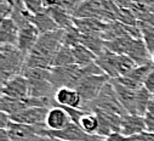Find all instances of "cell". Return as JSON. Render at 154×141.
<instances>
[{
    "label": "cell",
    "mask_w": 154,
    "mask_h": 141,
    "mask_svg": "<svg viewBox=\"0 0 154 141\" xmlns=\"http://www.w3.org/2000/svg\"><path fill=\"white\" fill-rule=\"evenodd\" d=\"M73 64H75V58H74L72 48L67 45H62L54 60L52 68L54 67H68Z\"/></svg>",
    "instance_id": "obj_28"
},
{
    "label": "cell",
    "mask_w": 154,
    "mask_h": 141,
    "mask_svg": "<svg viewBox=\"0 0 154 141\" xmlns=\"http://www.w3.org/2000/svg\"><path fill=\"white\" fill-rule=\"evenodd\" d=\"M94 113L98 119V131H97L98 136L106 139L114 133H120L122 118H123L122 116L102 110H95Z\"/></svg>",
    "instance_id": "obj_8"
},
{
    "label": "cell",
    "mask_w": 154,
    "mask_h": 141,
    "mask_svg": "<svg viewBox=\"0 0 154 141\" xmlns=\"http://www.w3.org/2000/svg\"><path fill=\"white\" fill-rule=\"evenodd\" d=\"M33 141H43V140H42V137H40V136H36V137H35Z\"/></svg>",
    "instance_id": "obj_39"
},
{
    "label": "cell",
    "mask_w": 154,
    "mask_h": 141,
    "mask_svg": "<svg viewBox=\"0 0 154 141\" xmlns=\"http://www.w3.org/2000/svg\"><path fill=\"white\" fill-rule=\"evenodd\" d=\"M134 38L131 37H122V38H117L113 40H108L104 42V48L106 50L117 54V55H128L129 50L131 49V45L134 43Z\"/></svg>",
    "instance_id": "obj_25"
},
{
    "label": "cell",
    "mask_w": 154,
    "mask_h": 141,
    "mask_svg": "<svg viewBox=\"0 0 154 141\" xmlns=\"http://www.w3.org/2000/svg\"><path fill=\"white\" fill-rule=\"evenodd\" d=\"M0 141H11L9 139V135H8V131L5 129H0Z\"/></svg>",
    "instance_id": "obj_37"
},
{
    "label": "cell",
    "mask_w": 154,
    "mask_h": 141,
    "mask_svg": "<svg viewBox=\"0 0 154 141\" xmlns=\"http://www.w3.org/2000/svg\"><path fill=\"white\" fill-rule=\"evenodd\" d=\"M50 69L44 68H29L23 70L22 76L28 82L30 97L54 100L56 90L50 82Z\"/></svg>",
    "instance_id": "obj_3"
},
{
    "label": "cell",
    "mask_w": 154,
    "mask_h": 141,
    "mask_svg": "<svg viewBox=\"0 0 154 141\" xmlns=\"http://www.w3.org/2000/svg\"><path fill=\"white\" fill-rule=\"evenodd\" d=\"M70 123H72V118L68 114V112L54 101L52 107L49 110V113H48V117H46V122H45L46 129H49V130H62Z\"/></svg>",
    "instance_id": "obj_12"
},
{
    "label": "cell",
    "mask_w": 154,
    "mask_h": 141,
    "mask_svg": "<svg viewBox=\"0 0 154 141\" xmlns=\"http://www.w3.org/2000/svg\"><path fill=\"white\" fill-rule=\"evenodd\" d=\"M110 78L107 74L103 76H91V77H86L84 78L78 88L75 90L79 92L82 101H83V106L92 102L94 100L97 99V96L100 95V92L102 91V89L104 88V85L107 83H109ZM82 106V107H83Z\"/></svg>",
    "instance_id": "obj_7"
},
{
    "label": "cell",
    "mask_w": 154,
    "mask_h": 141,
    "mask_svg": "<svg viewBox=\"0 0 154 141\" xmlns=\"http://www.w3.org/2000/svg\"><path fill=\"white\" fill-rule=\"evenodd\" d=\"M128 56L137 64V66H144L150 63V52L144 43L143 39H135L131 49L129 50Z\"/></svg>",
    "instance_id": "obj_20"
},
{
    "label": "cell",
    "mask_w": 154,
    "mask_h": 141,
    "mask_svg": "<svg viewBox=\"0 0 154 141\" xmlns=\"http://www.w3.org/2000/svg\"><path fill=\"white\" fill-rule=\"evenodd\" d=\"M152 97V94L144 88H140L136 94V103H135V108H136V114L144 117L147 114V108H148V103Z\"/></svg>",
    "instance_id": "obj_29"
},
{
    "label": "cell",
    "mask_w": 154,
    "mask_h": 141,
    "mask_svg": "<svg viewBox=\"0 0 154 141\" xmlns=\"http://www.w3.org/2000/svg\"><path fill=\"white\" fill-rule=\"evenodd\" d=\"M84 133L89 135H97L98 131V119L94 112H88L83 110V113L76 123Z\"/></svg>",
    "instance_id": "obj_26"
},
{
    "label": "cell",
    "mask_w": 154,
    "mask_h": 141,
    "mask_svg": "<svg viewBox=\"0 0 154 141\" xmlns=\"http://www.w3.org/2000/svg\"><path fill=\"white\" fill-rule=\"evenodd\" d=\"M110 83L117 92V96L122 103V106L124 107V110L129 113V114H136V108H135V103H136V94L137 90H132L129 89L119 83H117L115 80L110 79Z\"/></svg>",
    "instance_id": "obj_17"
},
{
    "label": "cell",
    "mask_w": 154,
    "mask_h": 141,
    "mask_svg": "<svg viewBox=\"0 0 154 141\" xmlns=\"http://www.w3.org/2000/svg\"><path fill=\"white\" fill-rule=\"evenodd\" d=\"M143 86H144L152 95H154V68L152 69V72L147 76V78H146V80H144V83H143Z\"/></svg>",
    "instance_id": "obj_32"
},
{
    "label": "cell",
    "mask_w": 154,
    "mask_h": 141,
    "mask_svg": "<svg viewBox=\"0 0 154 141\" xmlns=\"http://www.w3.org/2000/svg\"><path fill=\"white\" fill-rule=\"evenodd\" d=\"M39 136H48L58 139L62 141H103L104 139L98 135H89L84 133L75 123L68 124L62 130H49L46 128H42Z\"/></svg>",
    "instance_id": "obj_6"
},
{
    "label": "cell",
    "mask_w": 154,
    "mask_h": 141,
    "mask_svg": "<svg viewBox=\"0 0 154 141\" xmlns=\"http://www.w3.org/2000/svg\"><path fill=\"white\" fill-rule=\"evenodd\" d=\"M150 61H152V63L154 64V52H153V54L150 55Z\"/></svg>",
    "instance_id": "obj_38"
},
{
    "label": "cell",
    "mask_w": 154,
    "mask_h": 141,
    "mask_svg": "<svg viewBox=\"0 0 154 141\" xmlns=\"http://www.w3.org/2000/svg\"><path fill=\"white\" fill-rule=\"evenodd\" d=\"M18 33H20V28L12 21V18L0 21V45L17 46Z\"/></svg>",
    "instance_id": "obj_19"
},
{
    "label": "cell",
    "mask_w": 154,
    "mask_h": 141,
    "mask_svg": "<svg viewBox=\"0 0 154 141\" xmlns=\"http://www.w3.org/2000/svg\"><path fill=\"white\" fill-rule=\"evenodd\" d=\"M40 37V32L38 30V28L35 26H33L32 23L21 28L20 33H18V42H17V48L26 55L28 56V54L33 50V48L35 46L38 39Z\"/></svg>",
    "instance_id": "obj_14"
},
{
    "label": "cell",
    "mask_w": 154,
    "mask_h": 141,
    "mask_svg": "<svg viewBox=\"0 0 154 141\" xmlns=\"http://www.w3.org/2000/svg\"><path fill=\"white\" fill-rule=\"evenodd\" d=\"M63 37H64V30L62 29L40 34L35 46L26 58L24 69H29V68L51 69L54 60L58 50L63 45Z\"/></svg>",
    "instance_id": "obj_1"
},
{
    "label": "cell",
    "mask_w": 154,
    "mask_h": 141,
    "mask_svg": "<svg viewBox=\"0 0 154 141\" xmlns=\"http://www.w3.org/2000/svg\"><path fill=\"white\" fill-rule=\"evenodd\" d=\"M42 128H46V127L26 125V124L15 123L11 121L5 130L8 131L9 139L11 141H33L36 136H39Z\"/></svg>",
    "instance_id": "obj_10"
},
{
    "label": "cell",
    "mask_w": 154,
    "mask_h": 141,
    "mask_svg": "<svg viewBox=\"0 0 154 141\" xmlns=\"http://www.w3.org/2000/svg\"><path fill=\"white\" fill-rule=\"evenodd\" d=\"M72 50H73V55L75 58V64L82 68H84L91 63H95L97 60V56L83 45H76V46L72 48Z\"/></svg>",
    "instance_id": "obj_27"
},
{
    "label": "cell",
    "mask_w": 154,
    "mask_h": 141,
    "mask_svg": "<svg viewBox=\"0 0 154 141\" xmlns=\"http://www.w3.org/2000/svg\"><path fill=\"white\" fill-rule=\"evenodd\" d=\"M74 26L82 34H102L109 27V23L97 18H74Z\"/></svg>",
    "instance_id": "obj_18"
},
{
    "label": "cell",
    "mask_w": 154,
    "mask_h": 141,
    "mask_svg": "<svg viewBox=\"0 0 154 141\" xmlns=\"http://www.w3.org/2000/svg\"><path fill=\"white\" fill-rule=\"evenodd\" d=\"M153 68H154V64L152 62L148 64H144V66H137L128 76L118 78V79H113V80H115L117 83H119L129 89L138 90L140 88L143 86V83H144L147 76L152 72Z\"/></svg>",
    "instance_id": "obj_11"
},
{
    "label": "cell",
    "mask_w": 154,
    "mask_h": 141,
    "mask_svg": "<svg viewBox=\"0 0 154 141\" xmlns=\"http://www.w3.org/2000/svg\"><path fill=\"white\" fill-rule=\"evenodd\" d=\"M80 45L88 48L97 57L106 50L104 40L102 39L101 34H80Z\"/></svg>",
    "instance_id": "obj_23"
},
{
    "label": "cell",
    "mask_w": 154,
    "mask_h": 141,
    "mask_svg": "<svg viewBox=\"0 0 154 141\" xmlns=\"http://www.w3.org/2000/svg\"><path fill=\"white\" fill-rule=\"evenodd\" d=\"M144 121H146L147 131H148V133H153V134H154V116L146 114V116H144Z\"/></svg>",
    "instance_id": "obj_34"
},
{
    "label": "cell",
    "mask_w": 154,
    "mask_h": 141,
    "mask_svg": "<svg viewBox=\"0 0 154 141\" xmlns=\"http://www.w3.org/2000/svg\"><path fill=\"white\" fill-rule=\"evenodd\" d=\"M49 14L52 17V20L56 22L60 29L62 30H72L75 28L74 26V17L69 15L67 11L62 10L61 8L56 6L55 3H49Z\"/></svg>",
    "instance_id": "obj_21"
},
{
    "label": "cell",
    "mask_w": 154,
    "mask_h": 141,
    "mask_svg": "<svg viewBox=\"0 0 154 141\" xmlns=\"http://www.w3.org/2000/svg\"><path fill=\"white\" fill-rule=\"evenodd\" d=\"M30 23L38 28L40 34H45V33H50V32H55L60 29L49 12L40 14V15H33Z\"/></svg>",
    "instance_id": "obj_24"
},
{
    "label": "cell",
    "mask_w": 154,
    "mask_h": 141,
    "mask_svg": "<svg viewBox=\"0 0 154 141\" xmlns=\"http://www.w3.org/2000/svg\"><path fill=\"white\" fill-rule=\"evenodd\" d=\"M117 21L123 24H126L129 27H138V24H140V21L137 18L136 14L131 9H125V8H119Z\"/></svg>",
    "instance_id": "obj_30"
},
{
    "label": "cell",
    "mask_w": 154,
    "mask_h": 141,
    "mask_svg": "<svg viewBox=\"0 0 154 141\" xmlns=\"http://www.w3.org/2000/svg\"><path fill=\"white\" fill-rule=\"evenodd\" d=\"M49 110L50 108H48V107H30V108L23 110L18 113L10 116V119L12 122L20 123V124L45 127Z\"/></svg>",
    "instance_id": "obj_9"
},
{
    "label": "cell",
    "mask_w": 154,
    "mask_h": 141,
    "mask_svg": "<svg viewBox=\"0 0 154 141\" xmlns=\"http://www.w3.org/2000/svg\"><path fill=\"white\" fill-rule=\"evenodd\" d=\"M147 114L154 116V95H152L149 103H148V108H147Z\"/></svg>",
    "instance_id": "obj_36"
},
{
    "label": "cell",
    "mask_w": 154,
    "mask_h": 141,
    "mask_svg": "<svg viewBox=\"0 0 154 141\" xmlns=\"http://www.w3.org/2000/svg\"><path fill=\"white\" fill-rule=\"evenodd\" d=\"M2 95L11 99H23L29 96L27 79L21 74L2 84Z\"/></svg>",
    "instance_id": "obj_13"
},
{
    "label": "cell",
    "mask_w": 154,
    "mask_h": 141,
    "mask_svg": "<svg viewBox=\"0 0 154 141\" xmlns=\"http://www.w3.org/2000/svg\"><path fill=\"white\" fill-rule=\"evenodd\" d=\"M27 56L14 45H0V80L2 84L21 76Z\"/></svg>",
    "instance_id": "obj_2"
},
{
    "label": "cell",
    "mask_w": 154,
    "mask_h": 141,
    "mask_svg": "<svg viewBox=\"0 0 154 141\" xmlns=\"http://www.w3.org/2000/svg\"><path fill=\"white\" fill-rule=\"evenodd\" d=\"M11 119L10 116L5 112H0V129H6L8 125L10 124Z\"/></svg>",
    "instance_id": "obj_33"
},
{
    "label": "cell",
    "mask_w": 154,
    "mask_h": 141,
    "mask_svg": "<svg viewBox=\"0 0 154 141\" xmlns=\"http://www.w3.org/2000/svg\"><path fill=\"white\" fill-rule=\"evenodd\" d=\"M12 3H14V10H12V15L10 18H12V21L17 24L20 29L30 24L33 15L27 9L26 2H23V0H15Z\"/></svg>",
    "instance_id": "obj_22"
},
{
    "label": "cell",
    "mask_w": 154,
    "mask_h": 141,
    "mask_svg": "<svg viewBox=\"0 0 154 141\" xmlns=\"http://www.w3.org/2000/svg\"><path fill=\"white\" fill-rule=\"evenodd\" d=\"M104 141H128V137H125L122 133H114L106 137Z\"/></svg>",
    "instance_id": "obj_35"
},
{
    "label": "cell",
    "mask_w": 154,
    "mask_h": 141,
    "mask_svg": "<svg viewBox=\"0 0 154 141\" xmlns=\"http://www.w3.org/2000/svg\"><path fill=\"white\" fill-rule=\"evenodd\" d=\"M50 82L54 85L55 90L61 88L76 89L79 83L86 78L84 68L73 64L68 67H54L50 69Z\"/></svg>",
    "instance_id": "obj_5"
},
{
    "label": "cell",
    "mask_w": 154,
    "mask_h": 141,
    "mask_svg": "<svg viewBox=\"0 0 154 141\" xmlns=\"http://www.w3.org/2000/svg\"><path fill=\"white\" fill-rule=\"evenodd\" d=\"M14 10V3L9 0H0V21L10 18Z\"/></svg>",
    "instance_id": "obj_31"
},
{
    "label": "cell",
    "mask_w": 154,
    "mask_h": 141,
    "mask_svg": "<svg viewBox=\"0 0 154 141\" xmlns=\"http://www.w3.org/2000/svg\"><path fill=\"white\" fill-rule=\"evenodd\" d=\"M80 110H84V111H88V112H94L95 110H102V111H107V112L119 114L122 117L128 114V112L122 106L110 80H109V83H107L104 85V88L102 89V91L100 92V95L97 96L96 100H94L92 102L83 106Z\"/></svg>",
    "instance_id": "obj_4"
},
{
    "label": "cell",
    "mask_w": 154,
    "mask_h": 141,
    "mask_svg": "<svg viewBox=\"0 0 154 141\" xmlns=\"http://www.w3.org/2000/svg\"><path fill=\"white\" fill-rule=\"evenodd\" d=\"M54 101L58 106H62V107H69V108H76V110H80L83 106V101L79 92L69 88H61L56 90Z\"/></svg>",
    "instance_id": "obj_16"
},
{
    "label": "cell",
    "mask_w": 154,
    "mask_h": 141,
    "mask_svg": "<svg viewBox=\"0 0 154 141\" xmlns=\"http://www.w3.org/2000/svg\"><path fill=\"white\" fill-rule=\"evenodd\" d=\"M147 131L146 127V121L144 117L137 116V114H125L122 118V127H120V133L125 137H131L138 134H142Z\"/></svg>",
    "instance_id": "obj_15"
}]
</instances>
